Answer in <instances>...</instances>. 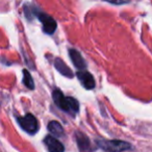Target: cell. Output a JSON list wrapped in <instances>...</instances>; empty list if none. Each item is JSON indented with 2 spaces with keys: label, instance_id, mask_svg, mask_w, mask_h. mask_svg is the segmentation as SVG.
<instances>
[{
  "label": "cell",
  "instance_id": "obj_11",
  "mask_svg": "<svg viewBox=\"0 0 152 152\" xmlns=\"http://www.w3.org/2000/svg\"><path fill=\"white\" fill-rule=\"evenodd\" d=\"M23 74H24V77H23L24 85H25L26 87L28 88V89H34V80H32L30 74L28 73V71H26V70H24V71H23Z\"/></svg>",
  "mask_w": 152,
  "mask_h": 152
},
{
  "label": "cell",
  "instance_id": "obj_6",
  "mask_svg": "<svg viewBox=\"0 0 152 152\" xmlns=\"http://www.w3.org/2000/svg\"><path fill=\"white\" fill-rule=\"evenodd\" d=\"M77 77L80 80V83H83V86L88 90H91L95 87V80L94 77L87 71H79L77 73Z\"/></svg>",
  "mask_w": 152,
  "mask_h": 152
},
{
  "label": "cell",
  "instance_id": "obj_7",
  "mask_svg": "<svg viewBox=\"0 0 152 152\" xmlns=\"http://www.w3.org/2000/svg\"><path fill=\"white\" fill-rule=\"evenodd\" d=\"M70 56L72 58V61L74 63V65L78 69H85L86 68V61H83L81 54L78 52L77 50H74V49H71L70 50Z\"/></svg>",
  "mask_w": 152,
  "mask_h": 152
},
{
  "label": "cell",
  "instance_id": "obj_2",
  "mask_svg": "<svg viewBox=\"0 0 152 152\" xmlns=\"http://www.w3.org/2000/svg\"><path fill=\"white\" fill-rule=\"evenodd\" d=\"M98 145L107 152H123L131 149V145L123 141H101Z\"/></svg>",
  "mask_w": 152,
  "mask_h": 152
},
{
  "label": "cell",
  "instance_id": "obj_8",
  "mask_svg": "<svg viewBox=\"0 0 152 152\" xmlns=\"http://www.w3.org/2000/svg\"><path fill=\"white\" fill-rule=\"evenodd\" d=\"M54 64H55V68H56V69L58 70V71L61 72L64 76H67V77H72V76H73V73H72V71L70 70V68L68 67V66L66 65V64L64 63L61 58L55 59Z\"/></svg>",
  "mask_w": 152,
  "mask_h": 152
},
{
  "label": "cell",
  "instance_id": "obj_1",
  "mask_svg": "<svg viewBox=\"0 0 152 152\" xmlns=\"http://www.w3.org/2000/svg\"><path fill=\"white\" fill-rule=\"evenodd\" d=\"M53 100L55 104L58 106L61 110H65L70 114H75L78 112L79 103L76 99H73L71 97H65L59 90H55L53 93Z\"/></svg>",
  "mask_w": 152,
  "mask_h": 152
},
{
  "label": "cell",
  "instance_id": "obj_9",
  "mask_svg": "<svg viewBox=\"0 0 152 152\" xmlns=\"http://www.w3.org/2000/svg\"><path fill=\"white\" fill-rule=\"evenodd\" d=\"M77 143H78V146L80 148L81 152H88L90 150V142L89 139L86 137L85 134H77Z\"/></svg>",
  "mask_w": 152,
  "mask_h": 152
},
{
  "label": "cell",
  "instance_id": "obj_3",
  "mask_svg": "<svg viewBox=\"0 0 152 152\" xmlns=\"http://www.w3.org/2000/svg\"><path fill=\"white\" fill-rule=\"evenodd\" d=\"M18 123L24 130L27 131L28 133H31V134L36 133L39 129L38 121L31 114H27L25 117L18 118Z\"/></svg>",
  "mask_w": 152,
  "mask_h": 152
},
{
  "label": "cell",
  "instance_id": "obj_5",
  "mask_svg": "<svg viewBox=\"0 0 152 152\" xmlns=\"http://www.w3.org/2000/svg\"><path fill=\"white\" fill-rule=\"evenodd\" d=\"M45 145H46L47 149L49 150V152H64L65 148L64 145L61 142L57 141L55 137H45Z\"/></svg>",
  "mask_w": 152,
  "mask_h": 152
},
{
  "label": "cell",
  "instance_id": "obj_4",
  "mask_svg": "<svg viewBox=\"0 0 152 152\" xmlns=\"http://www.w3.org/2000/svg\"><path fill=\"white\" fill-rule=\"evenodd\" d=\"M39 19L42 21L43 28H44L45 32L51 34L55 31V29H56V23H55L53 18H51L50 16L46 15V14H41L39 16Z\"/></svg>",
  "mask_w": 152,
  "mask_h": 152
},
{
  "label": "cell",
  "instance_id": "obj_10",
  "mask_svg": "<svg viewBox=\"0 0 152 152\" xmlns=\"http://www.w3.org/2000/svg\"><path fill=\"white\" fill-rule=\"evenodd\" d=\"M48 129L51 133H53L54 135H63L64 129L61 127V125L59 124L57 121H51L48 124Z\"/></svg>",
  "mask_w": 152,
  "mask_h": 152
}]
</instances>
